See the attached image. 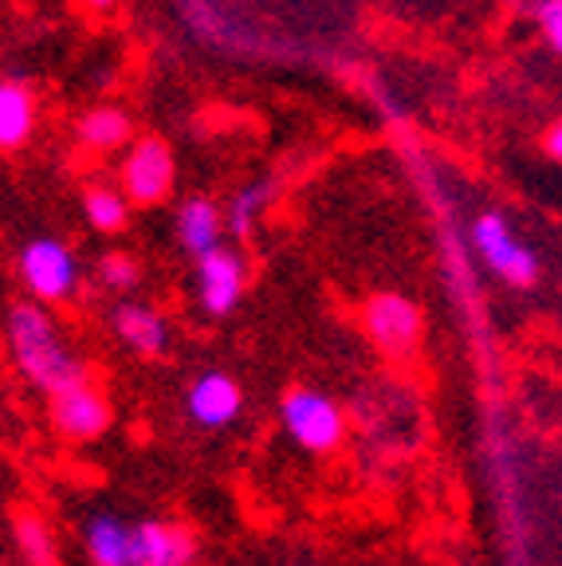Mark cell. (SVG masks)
<instances>
[{
    "instance_id": "e0dca14e",
    "label": "cell",
    "mask_w": 562,
    "mask_h": 566,
    "mask_svg": "<svg viewBox=\"0 0 562 566\" xmlns=\"http://www.w3.org/2000/svg\"><path fill=\"white\" fill-rule=\"evenodd\" d=\"M12 535H17V551L24 566H60V547H55L52 527L35 512H17Z\"/></svg>"
},
{
    "instance_id": "277c9868",
    "label": "cell",
    "mask_w": 562,
    "mask_h": 566,
    "mask_svg": "<svg viewBox=\"0 0 562 566\" xmlns=\"http://www.w3.org/2000/svg\"><path fill=\"white\" fill-rule=\"evenodd\" d=\"M362 327L386 358L405 363V358H414L425 338V315L414 300H405L397 292H382L370 295L366 307H362Z\"/></svg>"
},
{
    "instance_id": "5b68a950",
    "label": "cell",
    "mask_w": 562,
    "mask_h": 566,
    "mask_svg": "<svg viewBox=\"0 0 562 566\" xmlns=\"http://www.w3.org/2000/svg\"><path fill=\"white\" fill-rule=\"evenodd\" d=\"M118 186L126 189L134 205L149 209V205L169 201L177 186V158L166 142L146 134V138H134L123 154V169H118Z\"/></svg>"
},
{
    "instance_id": "9c48e42d",
    "label": "cell",
    "mask_w": 562,
    "mask_h": 566,
    "mask_svg": "<svg viewBox=\"0 0 562 566\" xmlns=\"http://www.w3.org/2000/svg\"><path fill=\"white\" fill-rule=\"evenodd\" d=\"M194 558L197 539L189 527L166 520L134 523L131 566H194Z\"/></svg>"
},
{
    "instance_id": "7402d4cb",
    "label": "cell",
    "mask_w": 562,
    "mask_h": 566,
    "mask_svg": "<svg viewBox=\"0 0 562 566\" xmlns=\"http://www.w3.org/2000/svg\"><path fill=\"white\" fill-rule=\"evenodd\" d=\"M508 4H511V9H516V12H528V17H543V9H547V4H551V0H508Z\"/></svg>"
},
{
    "instance_id": "ffe728a7",
    "label": "cell",
    "mask_w": 562,
    "mask_h": 566,
    "mask_svg": "<svg viewBox=\"0 0 562 566\" xmlns=\"http://www.w3.org/2000/svg\"><path fill=\"white\" fill-rule=\"evenodd\" d=\"M539 28H543L547 44L562 55V0H551V4H547L543 17H539Z\"/></svg>"
},
{
    "instance_id": "8fae6325",
    "label": "cell",
    "mask_w": 562,
    "mask_h": 566,
    "mask_svg": "<svg viewBox=\"0 0 562 566\" xmlns=\"http://www.w3.org/2000/svg\"><path fill=\"white\" fill-rule=\"evenodd\" d=\"M111 327H115V335L123 338L134 354H142V358H158L169 346L166 315H162L158 307H149V303L123 300L111 311Z\"/></svg>"
},
{
    "instance_id": "d6986e66",
    "label": "cell",
    "mask_w": 562,
    "mask_h": 566,
    "mask_svg": "<svg viewBox=\"0 0 562 566\" xmlns=\"http://www.w3.org/2000/svg\"><path fill=\"white\" fill-rule=\"evenodd\" d=\"M98 283H103L106 292L131 295L142 283V264L131 252H106V256L98 260Z\"/></svg>"
},
{
    "instance_id": "7a4b0ae2",
    "label": "cell",
    "mask_w": 562,
    "mask_h": 566,
    "mask_svg": "<svg viewBox=\"0 0 562 566\" xmlns=\"http://www.w3.org/2000/svg\"><path fill=\"white\" fill-rule=\"evenodd\" d=\"M280 421L291 441L308 452H334L346 441V409L319 389H291L280 406Z\"/></svg>"
},
{
    "instance_id": "9a60e30c",
    "label": "cell",
    "mask_w": 562,
    "mask_h": 566,
    "mask_svg": "<svg viewBox=\"0 0 562 566\" xmlns=\"http://www.w3.org/2000/svg\"><path fill=\"white\" fill-rule=\"evenodd\" d=\"M134 527H126L115 515H91L83 527V547L95 566H131Z\"/></svg>"
},
{
    "instance_id": "52a82bcc",
    "label": "cell",
    "mask_w": 562,
    "mask_h": 566,
    "mask_svg": "<svg viewBox=\"0 0 562 566\" xmlns=\"http://www.w3.org/2000/svg\"><path fill=\"white\" fill-rule=\"evenodd\" d=\"M48 406H52V424L63 437H71V441H95V437H103L106 429H111V421H115L111 398H106L91 378L80 381V386L63 389L55 398H48Z\"/></svg>"
},
{
    "instance_id": "44dd1931",
    "label": "cell",
    "mask_w": 562,
    "mask_h": 566,
    "mask_svg": "<svg viewBox=\"0 0 562 566\" xmlns=\"http://www.w3.org/2000/svg\"><path fill=\"white\" fill-rule=\"evenodd\" d=\"M543 150H547V158H554V161L562 166V118H559V123L547 126V134H543Z\"/></svg>"
},
{
    "instance_id": "4fadbf2b",
    "label": "cell",
    "mask_w": 562,
    "mask_h": 566,
    "mask_svg": "<svg viewBox=\"0 0 562 566\" xmlns=\"http://www.w3.org/2000/svg\"><path fill=\"white\" fill-rule=\"evenodd\" d=\"M75 138H80V146H87V150L95 154H111L118 150V146H131L134 138V123L131 115H126L123 106H91V111H83L80 123H75Z\"/></svg>"
},
{
    "instance_id": "ba28073f",
    "label": "cell",
    "mask_w": 562,
    "mask_h": 566,
    "mask_svg": "<svg viewBox=\"0 0 562 566\" xmlns=\"http://www.w3.org/2000/svg\"><path fill=\"white\" fill-rule=\"evenodd\" d=\"M240 295H244V260H240L237 248L220 244L209 256L197 260V300H201L205 315H232Z\"/></svg>"
},
{
    "instance_id": "6da1fadb",
    "label": "cell",
    "mask_w": 562,
    "mask_h": 566,
    "mask_svg": "<svg viewBox=\"0 0 562 566\" xmlns=\"http://www.w3.org/2000/svg\"><path fill=\"white\" fill-rule=\"evenodd\" d=\"M9 346L20 374L40 394H48V398L91 378L87 366L67 350V343H63L60 327H55V318L48 315L44 303H17L9 311Z\"/></svg>"
},
{
    "instance_id": "3957f363",
    "label": "cell",
    "mask_w": 562,
    "mask_h": 566,
    "mask_svg": "<svg viewBox=\"0 0 562 566\" xmlns=\"http://www.w3.org/2000/svg\"><path fill=\"white\" fill-rule=\"evenodd\" d=\"M17 272H20V283H24V292L32 295L35 303H63L80 287L75 252L55 237L28 240L17 256Z\"/></svg>"
},
{
    "instance_id": "7c38bea8",
    "label": "cell",
    "mask_w": 562,
    "mask_h": 566,
    "mask_svg": "<svg viewBox=\"0 0 562 566\" xmlns=\"http://www.w3.org/2000/svg\"><path fill=\"white\" fill-rule=\"evenodd\" d=\"M225 229H229V221H225L220 205L209 201V197H189L177 209V240L197 260L209 256L212 248H220V232Z\"/></svg>"
},
{
    "instance_id": "5bb4252c",
    "label": "cell",
    "mask_w": 562,
    "mask_h": 566,
    "mask_svg": "<svg viewBox=\"0 0 562 566\" xmlns=\"http://www.w3.org/2000/svg\"><path fill=\"white\" fill-rule=\"evenodd\" d=\"M35 130V95L28 83L4 80L0 83V146L20 150Z\"/></svg>"
},
{
    "instance_id": "2e32d148",
    "label": "cell",
    "mask_w": 562,
    "mask_h": 566,
    "mask_svg": "<svg viewBox=\"0 0 562 566\" xmlns=\"http://www.w3.org/2000/svg\"><path fill=\"white\" fill-rule=\"evenodd\" d=\"M131 209L134 201L126 197L123 186H87V193H83V217H87V224L95 232H106V237H115V232H123L126 224H131Z\"/></svg>"
},
{
    "instance_id": "ac0fdd59",
    "label": "cell",
    "mask_w": 562,
    "mask_h": 566,
    "mask_svg": "<svg viewBox=\"0 0 562 566\" xmlns=\"http://www.w3.org/2000/svg\"><path fill=\"white\" fill-rule=\"evenodd\" d=\"M268 201H272V181H252V186L237 189V197H232L229 209H225L229 229L237 232V237H248V232L256 229V221L264 217Z\"/></svg>"
},
{
    "instance_id": "30bf717a",
    "label": "cell",
    "mask_w": 562,
    "mask_h": 566,
    "mask_svg": "<svg viewBox=\"0 0 562 566\" xmlns=\"http://www.w3.org/2000/svg\"><path fill=\"white\" fill-rule=\"evenodd\" d=\"M240 409H244V394H240L237 378L225 370H205L185 394V413L201 429H229Z\"/></svg>"
},
{
    "instance_id": "8992f818",
    "label": "cell",
    "mask_w": 562,
    "mask_h": 566,
    "mask_svg": "<svg viewBox=\"0 0 562 566\" xmlns=\"http://www.w3.org/2000/svg\"><path fill=\"white\" fill-rule=\"evenodd\" d=\"M472 248L508 287H531V283L539 280L535 252L511 232V224L503 221V212H480V217H476Z\"/></svg>"
},
{
    "instance_id": "603a6c76",
    "label": "cell",
    "mask_w": 562,
    "mask_h": 566,
    "mask_svg": "<svg viewBox=\"0 0 562 566\" xmlns=\"http://www.w3.org/2000/svg\"><path fill=\"white\" fill-rule=\"evenodd\" d=\"M83 4H87V9H95V12H111L118 0H83Z\"/></svg>"
}]
</instances>
